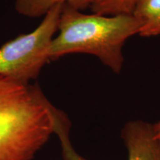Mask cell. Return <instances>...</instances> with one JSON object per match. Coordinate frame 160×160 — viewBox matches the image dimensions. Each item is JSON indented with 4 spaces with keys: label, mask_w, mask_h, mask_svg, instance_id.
<instances>
[{
    "label": "cell",
    "mask_w": 160,
    "mask_h": 160,
    "mask_svg": "<svg viewBox=\"0 0 160 160\" xmlns=\"http://www.w3.org/2000/svg\"><path fill=\"white\" fill-rule=\"evenodd\" d=\"M60 111L37 85L0 77V160H33L55 133Z\"/></svg>",
    "instance_id": "obj_1"
},
{
    "label": "cell",
    "mask_w": 160,
    "mask_h": 160,
    "mask_svg": "<svg viewBox=\"0 0 160 160\" xmlns=\"http://www.w3.org/2000/svg\"><path fill=\"white\" fill-rule=\"evenodd\" d=\"M139 22L132 14H86L64 5L58 25L59 33L49 47V59L72 53H86L97 57L118 74L125 61L124 45L129 38L139 34Z\"/></svg>",
    "instance_id": "obj_2"
},
{
    "label": "cell",
    "mask_w": 160,
    "mask_h": 160,
    "mask_svg": "<svg viewBox=\"0 0 160 160\" xmlns=\"http://www.w3.org/2000/svg\"><path fill=\"white\" fill-rule=\"evenodd\" d=\"M63 5L54 6L33 31L10 40L0 48V77L23 85L37 79L50 60L49 47L58 31Z\"/></svg>",
    "instance_id": "obj_3"
},
{
    "label": "cell",
    "mask_w": 160,
    "mask_h": 160,
    "mask_svg": "<svg viewBox=\"0 0 160 160\" xmlns=\"http://www.w3.org/2000/svg\"><path fill=\"white\" fill-rule=\"evenodd\" d=\"M70 128L64 126L56 132L61 143L63 160H87L73 148ZM121 137L128 150V160H160V139L154 137L153 124L142 120L130 121L122 129Z\"/></svg>",
    "instance_id": "obj_4"
},
{
    "label": "cell",
    "mask_w": 160,
    "mask_h": 160,
    "mask_svg": "<svg viewBox=\"0 0 160 160\" xmlns=\"http://www.w3.org/2000/svg\"><path fill=\"white\" fill-rule=\"evenodd\" d=\"M132 15L140 23L142 37L160 36V0H138Z\"/></svg>",
    "instance_id": "obj_5"
},
{
    "label": "cell",
    "mask_w": 160,
    "mask_h": 160,
    "mask_svg": "<svg viewBox=\"0 0 160 160\" xmlns=\"http://www.w3.org/2000/svg\"><path fill=\"white\" fill-rule=\"evenodd\" d=\"M57 5H68L79 11L90 7L89 0H16L15 9L19 14L30 18L45 17Z\"/></svg>",
    "instance_id": "obj_6"
},
{
    "label": "cell",
    "mask_w": 160,
    "mask_h": 160,
    "mask_svg": "<svg viewBox=\"0 0 160 160\" xmlns=\"http://www.w3.org/2000/svg\"><path fill=\"white\" fill-rule=\"evenodd\" d=\"M93 13L104 16L132 14L138 0H89Z\"/></svg>",
    "instance_id": "obj_7"
},
{
    "label": "cell",
    "mask_w": 160,
    "mask_h": 160,
    "mask_svg": "<svg viewBox=\"0 0 160 160\" xmlns=\"http://www.w3.org/2000/svg\"><path fill=\"white\" fill-rule=\"evenodd\" d=\"M153 131H154V137L157 139H160V122L153 124Z\"/></svg>",
    "instance_id": "obj_8"
}]
</instances>
